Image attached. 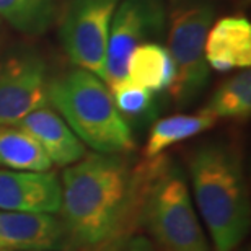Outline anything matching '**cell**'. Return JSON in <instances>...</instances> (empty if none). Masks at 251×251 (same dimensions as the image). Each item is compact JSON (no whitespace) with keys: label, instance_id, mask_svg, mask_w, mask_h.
Segmentation results:
<instances>
[{"label":"cell","instance_id":"cell-16","mask_svg":"<svg viewBox=\"0 0 251 251\" xmlns=\"http://www.w3.org/2000/svg\"><path fill=\"white\" fill-rule=\"evenodd\" d=\"M57 0H0V20L25 34H41L51 26Z\"/></svg>","mask_w":251,"mask_h":251},{"label":"cell","instance_id":"cell-8","mask_svg":"<svg viewBox=\"0 0 251 251\" xmlns=\"http://www.w3.org/2000/svg\"><path fill=\"white\" fill-rule=\"evenodd\" d=\"M46 62L34 51L0 61V124L13 126L48 100Z\"/></svg>","mask_w":251,"mask_h":251},{"label":"cell","instance_id":"cell-7","mask_svg":"<svg viewBox=\"0 0 251 251\" xmlns=\"http://www.w3.org/2000/svg\"><path fill=\"white\" fill-rule=\"evenodd\" d=\"M167 26V8L162 0H121L109 28L103 82L111 90L127 80L132 51L153 39Z\"/></svg>","mask_w":251,"mask_h":251},{"label":"cell","instance_id":"cell-9","mask_svg":"<svg viewBox=\"0 0 251 251\" xmlns=\"http://www.w3.org/2000/svg\"><path fill=\"white\" fill-rule=\"evenodd\" d=\"M62 186L54 173L0 170V209L12 212L61 210Z\"/></svg>","mask_w":251,"mask_h":251},{"label":"cell","instance_id":"cell-2","mask_svg":"<svg viewBox=\"0 0 251 251\" xmlns=\"http://www.w3.org/2000/svg\"><path fill=\"white\" fill-rule=\"evenodd\" d=\"M194 199L215 251H235L250 230V199L242 158L230 144L199 145L189 160Z\"/></svg>","mask_w":251,"mask_h":251},{"label":"cell","instance_id":"cell-13","mask_svg":"<svg viewBox=\"0 0 251 251\" xmlns=\"http://www.w3.org/2000/svg\"><path fill=\"white\" fill-rule=\"evenodd\" d=\"M127 78L150 92L170 90L175 80V64L168 49L157 43H144L132 51Z\"/></svg>","mask_w":251,"mask_h":251},{"label":"cell","instance_id":"cell-14","mask_svg":"<svg viewBox=\"0 0 251 251\" xmlns=\"http://www.w3.org/2000/svg\"><path fill=\"white\" fill-rule=\"evenodd\" d=\"M214 116L201 109L196 114H175L157 121L150 129L147 144L144 147V157L153 158L162 153L170 145L181 142L184 139L194 137L215 124Z\"/></svg>","mask_w":251,"mask_h":251},{"label":"cell","instance_id":"cell-6","mask_svg":"<svg viewBox=\"0 0 251 251\" xmlns=\"http://www.w3.org/2000/svg\"><path fill=\"white\" fill-rule=\"evenodd\" d=\"M121 0H70L61 20L65 54L88 72L103 78L111 22Z\"/></svg>","mask_w":251,"mask_h":251},{"label":"cell","instance_id":"cell-1","mask_svg":"<svg viewBox=\"0 0 251 251\" xmlns=\"http://www.w3.org/2000/svg\"><path fill=\"white\" fill-rule=\"evenodd\" d=\"M134 175L118 153H88L64 172V228L78 247L106 242L121 224Z\"/></svg>","mask_w":251,"mask_h":251},{"label":"cell","instance_id":"cell-5","mask_svg":"<svg viewBox=\"0 0 251 251\" xmlns=\"http://www.w3.org/2000/svg\"><path fill=\"white\" fill-rule=\"evenodd\" d=\"M214 18L210 3L175 0L168 15V52L175 64L172 97L186 104L202 92L209 78L205 39Z\"/></svg>","mask_w":251,"mask_h":251},{"label":"cell","instance_id":"cell-19","mask_svg":"<svg viewBox=\"0 0 251 251\" xmlns=\"http://www.w3.org/2000/svg\"><path fill=\"white\" fill-rule=\"evenodd\" d=\"M124 251H160L155 248V245L145 237H135L127 243Z\"/></svg>","mask_w":251,"mask_h":251},{"label":"cell","instance_id":"cell-17","mask_svg":"<svg viewBox=\"0 0 251 251\" xmlns=\"http://www.w3.org/2000/svg\"><path fill=\"white\" fill-rule=\"evenodd\" d=\"M205 113L217 118H250L251 114V72L250 69L225 80L215 90Z\"/></svg>","mask_w":251,"mask_h":251},{"label":"cell","instance_id":"cell-4","mask_svg":"<svg viewBox=\"0 0 251 251\" xmlns=\"http://www.w3.org/2000/svg\"><path fill=\"white\" fill-rule=\"evenodd\" d=\"M144 222L162 251H210L184 178L167 160L147 158Z\"/></svg>","mask_w":251,"mask_h":251},{"label":"cell","instance_id":"cell-15","mask_svg":"<svg viewBox=\"0 0 251 251\" xmlns=\"http://www.w3.org/2000/svg\"><path fill=\"white\" fill-rule=\"evenodd\" d=\"M0 165L22 172H48L51 158L33 135L18 127L0 129Z\"/></svg>","mask_w":251,"mask_h":251},{"label":"cell","instance_id":"cell-10","mask_svg":"<svg viewBox=\"0 0 251 251\" xmlns=\"http://www.w3.org/2000/svg\"><path fill=\"white\" fill-rule=\"evenodd\" d=\"M13 126L33 135L57 167H69L80 162L87 155L82 140L72 132L67 123L46 104L26 114Z\"/></svg>","mask_w":251,"mask_h":251},{"label":"cell","instance_id":"cell-18","mask_svg":"<svg viewBox=\"0 0 251 251\" xmlns=\"http://www.w3.org/2000/svg\"><path fill=\"white\" fill-rule=\"evenodd\" d=\"M109 92L113 95L118 111L127 114L130 118L142 116V114H145L152 108V92L140 87L137 83L130 82L129 78L118 83Z\"/></svg>","mask_w":251,"mask_h":251},{"label":"cell","instance_id":"cell-3","mask_svg":"<svg viewBox=\"0 0 251 251\" xmlns=\"http://www.w3.org/2000/svg\"><path fill=\"white\" fill-rule=\"evenodd\" d=\"M48 100L72 132L98 153H126L135 147L130 127L98 75L70 70L48 83Z\"/></svg>","mask_w":251,"mask_h":251},{"label":"cell","instance_id":"cell-20","mask_svg":"<svg viewBox=\"0 0 251 251\" xmlns=\"http://www.w3.org/2000/svg\"><path fill=\"white\" fill-rule=\"evenodd\" d=\"M0 31H2V28H0Z\"/></svg>","mask_w":251,"mask_h":251},{"label":"cell","instance_id":"cell-12","mask_svg":"<svg viewBox=\"0 0 251 251\" xmlns=\"http://www.w3.org/2000/svg\"><path fill=\"white\" fill-rule=\"evenodd\" d=\"M205 61L219 72L232 69H250L251 25L247 18H220L205 39Z\"/></svg>","mask_w":251,"mask_h":251},{"label":"cell","instance_id":"cell-11","mask_svg":"<svg viewBox=\"0 0 251 251\" xmlns=\"http://www.w3.org/2000/svg\"><path fill=\"white\" fill-rule=\"evenodd\" d=\"M64 225L46 212H0V251L52 250L62 242Z\"/></svg>","mask_w":251,"mask_h":251}]
</instances>
